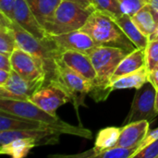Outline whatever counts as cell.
Segmentation results:
<instances>
[{"mask_svg": "<svg viewBox=\"0 0 158 158\" xmlns=\"http://www.w3.org/2000/svg\"><path fill=\"white\" fill-rule=\"evenodd\" d=\"M10 76V72L4 70V69H0V86H3L6 84V82L8 81Z\"/></svg>", "mask_w": 158, "mask_h": 158, "instance_id": "obj_34", "label": "cell"}, {"mask_svg": "<svg viewBox=\"0 0 158 158\" xmlns=\"http://www.w3.org/2000/svg\"><path fill=\"white\" fill-rule=\"evenodd\" d=\"M14 20L23 30L37 39L44 40L51 36L38 21L25 0H16L14 7Z\"/></svg>", "mask_w": 158, "mask_h": 158, "instance_id": "obj_11", "label": "cell"}, {"mask_svg": "<svg viewBox=\"0 0 158 158\" xmlns=\"http://www.w3.org/2000/svg\"><path fill=\"white\" fill-rule=\"evenodd\" d=\"M0 16V21L5 22L12 30L16 37L18 47L30 53L44 64L46 74L45 83L54 80L56 77V70L61 52L53 40L52 36L44 40L37 39L23 30L16 21L10 20L2 14Z\"/></svg>", "mask_w": 158, "mask_h": 158, "instance_id": "obj_1", "label": "cell"}, {"mask_svg": "<svg viewBox=\"0 0 158 158\" xmlns=\"http://www.w3.org/2000/svg\"><path fill=\"white\" fill-rule=\"evenodd\" d=\"M149 81L154 84V86L158 88V67L149 73Z\"/></svg>", "mask_w": 158, "mask_h": 158, "instance_id": "obj_33", "label": "cell"}, {"mask_svg": "<svg viewBox=\"0 0 158 158\" xmlns=\"http://www.w3.org/2000/svg\"><path fill=\"white\" fill-rule=\"evenodd\" d=\"M96 10H99L111 18L123 14L118 0H94Z\"/></svg>", "mask_w": 158, "mask_h": 158, "instance_id": "obj_24", "label": "cell"}, {"mask_svg": "<svg viewBox=\"0 0 158 158\" xmlns=\"http://www.w3.org/2000/svg\"><path fill=\"white\" fill-rule=\"evenodd\" d=\"M60 59L66 66L90 81L92 83L94 81L96 71L88 54L74 50H66L60 54Z\"/></svg>", "mask_w": 158, "mask_h": 158, "instance_id": "obj_13", "label": "cell"}, {"mask_svg": "<svg viewBox=\"0 0 158 158\" xmlns=\"http://www.w3.org/2000/svg\"><path fill=\"white\" fill-rule=\"evenodd\" d=\"M16 0H0V13L9 19L14 20V7Z\"/></svg>", "mask_w": 158, "mask_h": 158, "instance_id": "obj_28", "label": "cell"}, {"mask_svg": "<svg viewBox=\"0 0 158 158\" xmlns=\"http://www.w3.org/2000/svg\"><path fill=\"white\" fill-rule=\"evenodd\" d=\"M54 80L59 82L68 91L72 98V103L76 106L83 102V98L90 94L93 86L90 81L66 66L60 58L57 62Z\"/></svg>", "mask_w": 158, "mask_h": 158, "instance_id": "obj_7", "label": "cell"}, {"mask_svg": "<svg viewBox=\"0 0 158 158\" xmlns=\"http://www.w3.org/2000/svg\"><path fill=\"white\" fill-rule=\"evenodd\" d=\"M39 145L37 140L32 138L17 139L0 147V154L13 158H23L27 156L31 150Z\"/></svg>", "mask_w": 158, "mask_h": 158, "instance_id": "obj_20", "label": "cell"}, {"mask_svg": "<svg viewBox=\"0 0 158 158\" xmlns=\"http://www.w3.org/2000/svg\"><path fill=\"white\" fill-rule=\"evenodd\" d=\"M92 13L71 1L62 0L46 31L53 36L81 30Z\"/></svg>", "mask_w": 158, "mask_h": 158, "instance_id": "obj_5", "label": "cell"}, {"mask_svg": "<svg viewBox=\"0 0 158 158\" xmlns=\"http://www.w3.org/2000/svg\"><path fill=\"white\" fill-rule=\"evenodd\" d=\"M12 69L30 82L45 83L46 74L44 64L25 50L17 47L10 56Z\"/></svg>", "mask_w": 158, "mask_h": 158, "instance_id": "obj_9", "label": "cell"}, {"mask_svg": "<svg viewBox=\"0 0 158 158\" xmlns=\"http://www.w3.org/2000/svg\"><path fill=\"white\" fill-rule=\"evenodd\" d=\"M18 47L16 37L12 30L3 21H0V53L11 56Z\"/></svg>", "mask_w": 158, "mask_h": 158, "instance_id": "obj_22", "label": "cell"}, {"mask_svg": "<svg viewBox=\"0 0 158 158\" xmlns=\"http://www.w3.org/2000/svg\"><path fill=\"white\" fill-rule=\"evenodd\" d=\"M146 66L145 63V49H135L134 51L129 53L118 64L117 69L115 70L111 81L122 75H126L136 71L143 67Z\"/></svg>", "mask_w": 158, "mask_h": 158, "instance_id": "obj_19", "label": "cell"}, {"mask_svg": "<svg viewBox=\"0 0 158 158\" xmlns=\"http://www.w3.org/2000/svg\"><path fill=\"white\" fill-rule=\"evenodd\" d=\"M150 122L141 120L126 124L122 129L117 143L120 147H139L149 132Z\"/></svg>", "mask_w": 158, "mask_h": 158, "instance_id": "obj_14", "label": "cell"}, {"mask_svg": "<svg viewBox=\"0 0 158 158\" xmlns=\"http://www.w3.org/2000/svg\"><path fill=\"white\" fill-rule=\"evenodd\" d=\"M122 12L130 16L134 15L139 9L146 5V0H118Z\"/></svg>", "mask_w": 158, "mask_h": 158, "instance_id": "obj_26", "label": "cell"}, {"mask_svg": "<svg viewBox=\"0 0 158 158\" xmlns=\"http://www.w3.org/2000/svg\"><path fill=\"white\" fill-rule=\"evenodd\" d=\"M41 25L47 30L62 0H25Z\"/></svg>", "mask_w": 158, "mask_h": 158, "instance_id": "obj_16", "label": "cell"}, {"mask_svg": "<svg viewBox=\"0 0 158 158\" xmlns=\"http://www.w3.org/2000/svg\"><path fill=\"white\" fill-rule=\"evenodd\" d=\"M138 147H120L115 146L106 150H103L96 155V157L100 158H129L132 157L136 153Z\"/></svg>", "mask_w": 158, "mask_h": 158, "instance_id": "obj_23", "label": "cell"}, {"mask_svg": "<svg viewBox=\"0 0 158 158\" xmlns=\"http://www.w3.org/2000/svg\"><path fill=\"white\" fill-rule=\"evenodd\" d=\"M44 85V83L40 82L27 81L12 69L8 81L5 85L0 86V98L26 101Z\"/></svg>", "mask_w": 158, "mask_h": 158, "instance_id": "obj_10", "label": "cell"}, {"mask_svg": "<svg viewBox=\"0 0 158 158\" xmlns=\"http://www.w3.org/2000/svg\"><path fill=\"white\" fill-rule=\"evenodd\" d=\"M35 129L55 131L51 126L45 123L10 115L6 112L0 111V131H18V130H35Z\"/></svg>", "mask_w": 158, "mask_h": 158, "instance_id": "obj_15", "label": "cell"}, {"mask_svg": "<svg viewBox=\"0 0 158 158\" xmlns=\"http://www.w3.org/2000/svg\"><path fill=\"white\" fill-rule=\"evenodd\" d=\"M156 109L158 113V88L156 89Z\"/></svg>", "mask_w": 158, "mask_h": 158, "instance_id": "obj_36", "label": "cell"}, {"mask_svg": "<svg viewBox=\"0 0 158 158\" xmlns=\"http://www.w3.org/2000/svg\"><path fill=\"white\" fill-rule=\"evenodd\" d=\"M46 112L56 115V110L63 105L71 102L72 98L68 91L56 80L45 83L29 99Z\"/></svg>", "mask_w": 158, "mask_h": 158, "instance_id": "obj_8", "label": "cell"}, {"mask_svg": "<svg viewBox=\"0 0 158 158\" xmlns=\"http://www.w3.org/2000/svg\"><path fill=\"white\" fill-rule=\"evenodd\" d=\"M158 139V128L156 130H155V131H149L148 132V134H147V136L145 137V139L141 143V144L139 145V147H138V149H137V151H136V153H138V152H140V151H142L144 147H146L147 145H149L150 143H152L153 142H155L156 140H157ZM135 153V154H136ZM134 154V155H135ZM133 155V156H134ZM133 157V156H132Z\"/></svg>", "mask_w": 158, "mask_h": 158, "instance_id": "obj_29", "label": "cell"}, {"mask_svg": "<svg viewBox=\"0 0 158 158\" xmlns=\"http://www.w3.org/2000/svg\"><path fill=\"white\" fill-rule=\"evenodd\" d=\"M156 88L150 81L140 89H137L124 125L141 120H148L151 123L158 115L156 109Z\"/></svg>", "mask_w": 158, "mask_h": 158, "instance_id": "obj_6", "label": "cell"}, {"mask_svg": "<svg viewBox=\"0 0 158 158\" xmlns=\"http://www.w3.org/2000/svg\"><path fill=\"white\" fill-rule=\"evenodd\" d=\"M149 40L150 41H158V22L156 24V30L155 31L151 34V36L149 37Z\"/></svg>", "mask_w": 158, "mask_h": 158, "instance_id": "obj_35", "label": "cell"}, {"mask_svg": "<svg viewBox=\"0 0 158 158\" xmlns=\"http://www.w3.org/2000/svg\"><path fill=\"white\" fill-rule=\"evenodd\" d=\"M145 63L149 73L158 67V41H149L145 48Z\"/></svg>", "mask_w": 158, "mask_h": 158, "instance_id": "obj_25", "label": "cell"}, {"mask_svg": "<svg viewBox=\"0 0 158 158\" xmlns=\"http://www.w3.org/2000/svg\"><path fill=\"white\" fill-rule=\"evenodd\" d=\"M146 1H147V0H146Z\"/></svg>", "mask_w": 158, "mask_h": 158, "instance_id": "obj_37", "label": "cell"}, {"mask_svg": "<svg viewBox=\"0 0 158 158\" xmlns=\"http://www.w3.org/2000/svg\"><path fill=\"white\" fill-rule=\"evenodd\" d=\"M0 69H4L9 72L12 70L10 56L2 53H0Z\"/></svg>", "mask_w": 158, "mask_h": 158, "instance_id": "obj_30", "label": "cell"}, {"mask_svg": "<svg viewBox=\"0 0 158 158\" xmlns=\"http://www.w3.org/2000/svg\"><path fill=\"white\" fill-rule=\"evenodd\" d=\"M89 34L97 45L118 47L131 53L137 49L116 21L108 15L94 10L81 29Z\"/></svg>", "mask_w": 158, "mask_h": 158, "instance_id": "obj_4", "label": "cell"}, {"mask_svg": "<svg viewBox=\"0 0 158 158\" xmlns=\"http://www.w3.org/2000/svg\"><path fill=\"white\" fill-rule=\"evenodd\" d=\"M0 111L10 115L40 121L51 126L59 134H70L86 139H92V132L81 126H73L61 120L56 115H52L42 109L30 100H8L0 98Z\"/></svg>", "mask_w": 158, "mask_h": 158, "instance_id": "obj_3", "label": "cell"}, {"mask_svg": "<svg viewBox=\"0 0 158 158\" xmlns=\"http://www.w3.org/2000/svg\"><path fill=\"white\" fill-rule=\"evenodd\" d=\"M132 158H158V139L136 153Z\"/></svg>", "mask_w": 158, "mask_h": 158, "instance_id": "obj_27", "label": "cell"}, {"mask_svg": "<svg viewBox=\"0 0 158 158\" xmlns=\"http://www.w3.org/2000/svg\"><path fill=\"white\" fill-rule=\"evenodd\" d=\"M149 81V71L146 66L133 71L131 73L122 75L110 82V89L123 90V89H140Z\"/></svg>", "mask_w": 158, "mask_h": 158, "instance_id": "obj_18", "label": "cell"}, {"mask_svg": "<svg viewBox=\"0 0 158 158\" xmlns=\"http://www.w3.org/2000/svg\"><path fill=\"white\" fill-rule=\"evenodd\" d=\"M68 1H71L73 3L77 4L78 6H81L87 10H90L92 12L96 10L94 0H68Z\"/></svg>", "mask_w": 158, "mask_h": 158, "instance_id": "obj_31", "label": "cell"}, {"mask_svg": "<svg viewBox=\"0 0 158 158\" xmlns=\"http://www.w3.org/2000/svg\"><path fill=\"white\" fill-rule=\"evenodd\" d=\"M131 19L138 29L147 37H150L155 31L157 22L155 19L147 4L139 9L134 15H132Z\"/></svg>", "mask_w": 158, "mask_h": 158, "instance_id": "obj_21", "label": "cell"}, {"mask_svg": "<svg viewBox=\"0 0 158 158\" xmlns=\"http://www.w3.org/2000/svg\"><path fill=\"white\" fill-rule=\"evenodd\" d=\"M52 38L61 53L66 50H74L89 55L91 51L98 46L93 38L81 30L53 35Z\"/></svg>", "mask_w": 158, "mask_h": 158, "instance_id": "obj_12", "label": "cell"}, {"mask_svg": "<svg viewBox=\"0 0 158 158\" xmlns=\"http://www.w3.org/2000/svg\"><path fill=\"white\" fill-rule=\"evenodd\" d=\"M146 2L155 19L156 20V22H158V0H147Z\"/></svg>", "mask_w": 158, "mask_h": 158, "instance_id": "obj_32", "label": "cell"}, {"mask_svg": "<svg viewBox=\"0 0 158 158\" xmlns=\"http://www.w3.org/2000/svg\"><path fill=\"white\" fill-rule=\"evenodd\" d=\"M116 23L120 27L123 32L128 36V38L134 44V45L139 49H145L148 43L149 37L144 35L133 22L131 16L128 14H121L118 17L112 18Z\"/></svg>", "mask_w": 158, "mask_h": 158, "instance_id": "obj_17", "label": "cell"}, {"mask_svg": "<svg viewBox=\"0 0 158 158\" xmlns=\"http://www.w3.org/2000/svg\"><path fill=\"white\" fill-rule=\"evenodd\" d=\"M129 54L124 49L118 47L98 45L89 56L96 71V78L89 95L95 101H106L111 94L110 82L112 76L120 61Z\"/></svg>", "mask_w": 158, "mask_h": 158, "instance_id": "obj_2", "label": "cell"}]
</instances>
